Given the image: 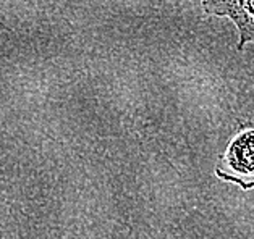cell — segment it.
<instances>
[{
	"label": "cell",
	"instance_id": "6da1fadb",
	"mask_svg": "<svg viewBox=\"0 0 254 239\" xmlns=\"http://www.w3.org/2000/svg\"><path fill=\"white\" fill-rule=\"evenodd\" d=\"M215 173L241 189L254 188V125L243 126L230 141Z\"/></svg>",
	"mask_w": 254,
	"mask_h": 239
},
{
	"label": "cell",
	"instance_id": "7a4b0ae2",
	"mask_svg": "<svg viewBox=\"0 0 254 239\" xmlns=\"http://www.w3.org/2000/svg\"><path fill=\"white\" fill-rule=\"evenodd\" d=\"M206 13L227 16L235 23L240 33L238 50L248 42H254V0H201Z\"/></svg>",
	"mask_w": 254,
	"mask_h": 239
}]
</instances>
